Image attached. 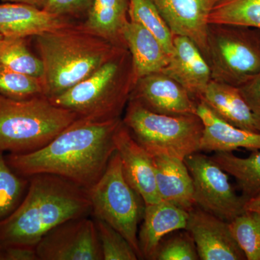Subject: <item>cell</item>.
<instances>
[{
    "mask_svg": "<svg viewBox=\"0 0 260 260\" xmlns=\"http://www.w3.org/2000/svg\"><path fill=\"white\" fill-rule=\"evenodd\" d=\"M120 119L92 121L78 118L42 148L5 157L19 175L41 174L64 178L88 190L102 177L116 151L114 136Z\"/></svg>",
    "mask_w": 260,
    "mask_h": 260,
    "instance_id": "1",
    "label": "cell"
},
{
    "mask_svg": "<svg viewBox=\"0 0 260 260\" xmlns=\"http://www.w3.org/2000/svg\"><path fill=\"white\" fill-rule=\"evenodd\" d=\"M26 194L0 221V245L35 246L49 231L68 220L88 216V191L64 178L41 174L29 177Z\"/></svg>",
    "mask_w": 260,
    "mask_h": 260,
    "instance_id": "2",
    "label": "cell"
},
{
    "mask_svg": "<svg viewBox=\"0 0 260 260\" xmlns=\"http://www.w3.org/2000/svg\"><path fill=\"white\" fill-rule=\"evenodd\" d=\"M32 38L44 66V95L49 99L88 78L126 48L99 37L82 22Z\"/></svg>",
    "mask_w": 260,
    "mask_h": 260,
    "instance_id": "3",
    "label": "cell"
},
{
    "mask_svg": "<svg viewBox=\"0 0 260 260\" xmlns=\"http://www.w3.org/2000/svg\"><path fill=\"white\" fill-rule=\"evenodd\" d=\"M132 58L124 48L93 74L58 96L49 99L80 119H120L134 88Z\"/></svg>",
    "mask_w": 260,
    "mask_h": 260,
    "instance_id": "4",
    "label": "cell"
},
{
    "mask_svg": "<svg viewBox=\"0 0 260 260\" xmlns=\"http://www.w3.org/2000/svg\"><path fill=\"white\" fill-rule=\"evenodd\" d=\"M78 119L44 95L18 100L0 95V153L42 148Z\"/></svg>",
    "mask_w": 260,
    "mask_h": 260,
    "instance_id": "5",
    "label": "cell"
},
{
    "mask_svg": "<svg viewBox=\"0 0 260 260\" xmlns=\"http://www.w3.org/2000/svg\"><path fill=\"white\" fill-rule=\"evenodd\" d=\"M124 111L123 124L151 156L166 155L184 160L200 152L203 124L198 114H158L133 99Z\"/></svg>",
    "mask_w": 260,
    "mask_h": 260,
    "instance_id": "6",
    "label": "cell"
},
{
    "mask_svg": "<svg viewBox=\"0 0 260 260\" xmlns=\"http://www.w3.org/2000/svg\"><path fill=\"white\" fill-rule=\"evenodd\" d=\"M206 59L212 80L240 86L260 73V30L209 23Z\"/></svg>",
    "mask_w": 260,
    "mask_h": 260,
    "instance_id": "7",
    "label": "cell"
},
{
    "mask_svg": "<svg viewBox=\"0 0 260 260\" xmlns=\"http://www.w3.org/2000/svg\"><path fill=\"white\" fill-rule=\"evenodd\" d=\"M87 191L95 218L120 233L142 259L138 225L143 218L145 203L124 177L117 152L113 154L102 177Z\"/></svg>",
    "mask_w": 260,
    "mask_h": 260,
    "instance_id": "8",
    "label": "cell"
},
{
    "mask_svg": "<svg viewBox=\"0 0 260 260\" xmlns=\"http://www.w3.org/2000/svg\"><path fill=\"white\" fill-rule=\"evenodd\" d=\"M184 162L192 178L196 206L229 223L245 211L246 200L237 194L229 174L211 157L196 152Z\"/></svg>",
    "mask_w": 260,
    "mask_h": 260,
    "instance_id": "9",
    "label": "cell"
},
{
    "mask_svg": "<svg viewBox=\"0 0 260 260\" xmlns=\"http://www.w3.org/2000/svg\"><path fill=\"white\" fill-rule=\"evenodd\" d=\"M40 260H102L95 222L73 218L51 229L36 246Z\"/></svg>",
    "mask_w": 260,
    "mask_h": 260,
    "instance_id": "10",
    "label": "cell"
},
{
    "mask_svg": "<svg viewBox=\"0 0 260 260\" xmlns=\"http://www.w3.org/2000/svg\"><path fill=\"white\" fill-rule=\"evenodd\" d=\"M186 230L194 239L200 259L246 260L229 222L196 205L189 211Z\"/></svg>",
    "mask_w": 260,
    "mask_h": 260,
    "instance_id": "11",
    "label": "cell"
},
{
    "mask_svg": "<svg viewBox=\"0 0 260 260\" xmlns=\"http://www.w3.org/2000/svg\"><path fill=\"white\" fill-rule=\"evenodd\" d=\"M130 99L151 112L167 115L197 114L196 101L175 80L162 72L140 78Z\"/></svg>",
    "mask_w": 260,
    "mask_h": 260,
    "instance_id": "12",
    "label": "cell"
},
{
    "mask_svg": "<svg viewBox=\"0 0 260 260\" xmlns=\"http://www.w3.org/2000/svg\"><path fill=\"white\" fill-rule=\"evenodd\" d=\"M124 177L145 205L160 202L155 180L153 158L138 143L121 120L114 136Z\"/></svg>",
    "mask_w": 260,
    "mask_h": 260,
    "instance_id": "13",
    "label": "cell"
},
{
    "mask_svg": "<svg viewBox=\"0 0 260 260\" xmlns=\"http://www.w3.org/2000/svg\"><path fill=\"white\" fill-rule=\"evenodd\" d=\"M159 10L173 35L190 39L205 59L209 16L220 0H150ZM207 60V59H206Z\"/></svg>",
    "mask_w": 260,
    "mask_h": 260,
    "instance_id": "14",
    "label": "cell"
},
{
    "mask_svg": "<svg viewBox=\"0 0 260 260\" xmlns=\"http://www.w3.org/2000/svg\"><path fill=\"white\" fill-rule=\"evenodd\" d=\"M162 73L180 84L191 98L199 102L212 80L208 61L194 42L188 37L174 35V50Z\"/></svg>",
    "mask_w": 260,
    "mask_h": 260,
    "instance_id": "15",
    "label": "cell"
},
{
    "mask_svg": "<svg viewBox=\"0 0 260 260\" xmlns=\"http://www.w3.org/2000/svg\"><path fill=\"white\" fill-rule=\"evenodd\" d=\"M76 22L32 5L15 3L0 4V34L4 37L28 39Z\"/></svg>",
    "mask_w": 260,
    "mask_h": 260,
    "instance_id": "16",
    "label": "cell"
},
{
    "mask_svg": "<svg viewBox=\"0 0 260 260\" xmlns=\"http://www.w3.org/2000/svg\"><path fill=\"white\" fill-rule=\"evenodd\" d=\"M196 114L203 124L200 151L233 152L239 148L253 151L260 150V133L229 124L201 101L197 103Z\"/></svg>",
    "mask_w": 260,
    "mask_h": 260,
    "instance_id": "17",
    "label": "cell"
},
{
    "mask_svg": "<svg viewBox=\"0 0 260 260\" xmlns=\"http://www.w3.org/2000/svg\"><path fill=\"white\" fill-rule=\"evenodd\" d=\"M189 212L166 202L145 205L138 231V244L142 259L154 260L162 239L171 233L184 230Z\"/></svg>",
    "mask_w": 260,
    "mask_h": 260,
    "instance_id": "18",
    "label": "cell"
},
{
    "mask_svg": "<svg viewBox=\"0 0 260 260\" xmlns=\"http://www.w3.org/2000/svg\"><path fill=\"white\" fill-rule=\"evenodd\" d=\"M123 37L131 55L135 84L145 75L161 71L170 60L158 39L140 23L129 19Z\"/></svg>",
    "mask_w": 260,
    "mask_h": 260,
    "instance_id": "19",
    "label": "cell"
},
{
    "mask_svg": "<svg viewBox=\"0 0 260 260\" xmlns=\"http://www.w3.org/2000/svg\"><path fill=\"white\" fill-rule=\"evenodd\" d=\"M152 158L160 201L189 212L195 206L194 186L184 160L166 155Z\"/></svg>",
    "mask_w": 260,
    "mask_h": 260,
    "instance_id": "20",
    "label": "cell"
},
{
    "mask_svg": "<svg viewBox=\"0 0 260 260\" xmlns=\"http://www.w3.org/2000/svg\"><path fill=\"white\" fill-rule=\"evenodd\" d=\"M200 101L229 124L260 133L259 123L238 87L211 80Z\"/></svg>",
    "mask_w": 260,
    "mask_h": 260,
    "instance_id": "21",
    "label": "cell"
},
{
    "mask_svg": "<svg viewBox=\"0 0 260 260\" xmlns=\"http://www.w3.org/2000/svg\"><path fill=\"white\" fill-rule=\"evenodd\" d=\"M128 11L129 0H92L82 23L108 42L126 48L123 31L129 20Z\"/></svg>",
    "mask_w": 260,
    "mask_h": 260,
    "instance_id": "22",
    "label": "cell"
},
{
    "mask_svg": "<svg viewBox=\"0 0 260 260\" xmlns=\"http://www.w3.org/2000/svg\"><path fill=\"white\" fill-rule=\"evenodd\" d=\"M211 158L235 179L244 199L260 194V150H254L246 158L238 157L233 152H215Z\"/></svg>",
    "mask_w": 260,
    "mask_h": 260,
    "instance_id": "23",
    "label": "cell"
},
{
    "mask_svg": "<svg viewBox=\"0 0 260 260\" xmlns=\"http://www.w3.org/2000/svg\"><path fill=\"white\" fill-rule=\"evenodd\" d=\"M0 67L5 69L42 78V59L29 49L27 38H3L0 42Z\"/></svg>",
    "mask_w": 260,
    "mask_h": 260,
    "instance_id": "24",
    "label": "cell"
},
{
    "mask_svg": "<svg viewBox=\"0 0 260 260\" xmlns=\"http://www.w3.org/2000/svg\"><path fill=\"white\" fill-rule=\"evenodd\" d=\"M129 20L137 22L149 30L172 56L174 35L159 10L150 0H129Z\"/></svg>",
    "mask_w": 260,
    "mask_h": 260,
    "instance_id": "25",
    "label": "cell"
},
{
    "mask_svg": "<svg viewBox=\"0 0 260 260\" xmlns=\"http://www.w3.org/2000/svg\"><path fill=\"white\" fill-rule=\"evenodd\" d=\"M208 21L260 30V0H220L210 13Z\"/></svg>",
    "mask_w": 260,
    "mask_h": 260,
    "instance_id": "26",
    "label": "cell"
},
{
    "mask_svg": "<svg viewBox=\"0 0 260 260\" xmlns=\"http://www.w3.org/2000/svg\"><path fill=\"white\" fill-rule=\"evenodd\" d=\"M28 184V178L17 174L0 153V221L20 205Z\"/></svg>",
    "mask_w": 260,
    "mask_h": 260,
    "instance_id": "27",
    "label": "cell"
},
{
    "mask_svg": "<svg viewBox=\"0 0 260 260\" xmlns=\"http://www.w3.org/2000/svg\"><path fill=\"white\" fill-rule=\"evenodd\" d=\"M229 228L246 260H260V215L244 213L229 222Z\"/></svg>",
    "mask_w": 260,
    "mask_h": 260,
    "instance_id": "28",
    "label": "cell"
},
{
    "mask_svg": "<svg viewBox=\"0 0 260 260\" xmlns=\"http://www.w3.org/2000/svg\"><path fill=\"white\" fill-rule=\"evenodd\" d=\"M0 95L18 100L44 95L42 78L0 67Z\"/></svg>",
    "mask_w": 260,
    "mask_h": 260,
    "instance_id": "29",
    "label": "cell"
},
{
    "mask_svg": "<svg viewBox=\"0 0 260 260\" xmlns=\"http://www.w3.org/2000/svg\"><path fill=\"white\" fill-rule=\"evenodd\" d=\"M104 260H137L136 251L129 242L110 225L95 219Z\"/></svg>",
    "mask_w": 260,
    "mask_h": 260,
    "instance_id": "30",
    "label": "cell"
},
{
    "mask_svg": "<svg viewBox=\"0 0 260 260\" xmlns=\"http://www.w3.org/2000/svg\"><path fill=\"white\" fill-rule=\"evenodd\" d=\"M196 244L190 233L184 229L171 233L160 242L154 260H198Z\"/></svg>",
    "mask_w": 260,
    "mask_h": 260,
    "instance_id": "31",
    "label": "cell"
},
{
    "mask_svg": "<svg viewBox=\"0 0 260 260\" xmlns=\"http://www.w3.org/2000/svg\"><path fill=\"white\" fill-rule=\"evenodd\" d=\"M91 3L92 0H49L43 10L76 20L85 18Z\"/></svg>",
    "mask_w": 260,
    "mask_h": 260,
    "instance_id": "32",
    "label": "cell"
},
{
    "mask_svg": "<svg viewBox=\"0 0 260 260\" xmlns=\"http://www.w3.org/2000/svg\"><path fill=\"white\" fill-rule=\"evenodd\" d=\"M238 88L260 126V73Z\"/></svg>",
    "mask_w": 260,
    "mask_h": 260,
    "instance_id": "33",
    "label": "cell"
},
{
    "mask_svg": "<svg viewBox=\"0 0 260 260\" xmlns=\"http://www.w3.org/2000/svg\"><path fill=\"white\" fill-rule=\"evenodd\" d=\"M4 260H39L35 246H3Z\"/></svg>",
    "mask_w": 260,
    "mask_h": 260,
    "instance_id": "34",
    "label": "cell"
},
{
    "mask_svg": "<svg viewBox=\"0 0 260 260\" xmlns=\"http://www.w3.org/2000/svg\"><path fill=\"white\" fill-rule=\"evenodd\" d=\"M244 210L255 212L260 215V194L246 200L244 205Z\"/></svg>",
    "mask_w": 260,
    "mask_h": 260,
    "instance_id": "35",
    "label": "cell"
},
{
    "mask_svg": "<svg viewBox=\"0 0 260 260\" xmlns=\"http://www.w3.org/2000/svg\"><path fill=\"white\" fill-rule=\"evenodd\" d=\"M3 3H23L43 9L49 0H2Z\"/></svg>",
    "mask_w": 260,
    "mask_h": 260,
    "instance_id": "36",
    "label": "cell"
},
{
    "mask_svg": "<svg viewBox=\"0 0 260 260\" xmlns=\"http://www.w3.org/2000/svg\"><path fill=\"white\" fill-rule=\"evenodd\" d=\"M0 260H4V256H3V246L0 245Z\"/></svg>",
    "mask_w": 260,
    "mask_h": 260,
    "instance_id": "37",
    "label": "cell"
},
{
    "mask_svg": "<svg viewBox=\"0 0 260 260\" xmlns=\"http://www.w3.org/2000/svg\"><path fill=\"white\" fill-rule=\"evenodd\" d=\"M3 38H4V37H3V36L1 34H0V42H1L2 40H3Z\"/></svg>",
    "mask_w": 260,
    "mask_h": 260,
    "instance_id": "38",
    "label": "cell"
}]
</instances>
